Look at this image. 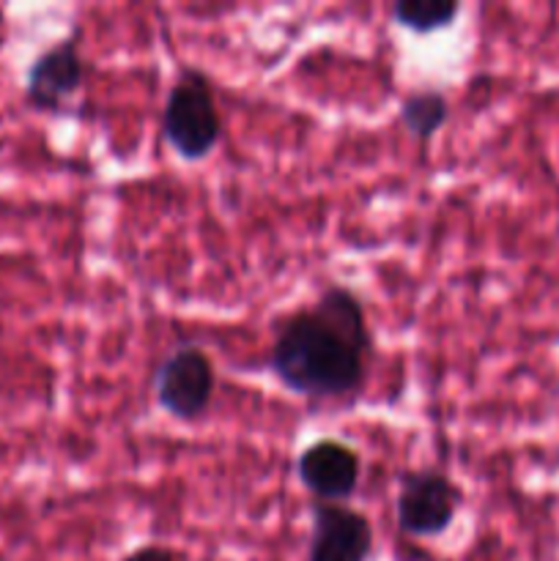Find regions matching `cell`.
<instances>
[{"instance_id":"cell-1","label":"cell","mask_w":559,"mask_h":561,"mask_svg":"<svg viewBox=\"0 0 559 561\" xmlns=\"http://www.w3.org/2000/svg\"><path fill=\"white\" fill-rule=\"evenodd\" d=\"M365 356L367 351L321 321L312 307H301L274 329L269 370L299 398L345 400L365 383Z\"/></svg>"},{"instance_id":"cell-2","label":"cell","mask_w":559,"mask_h":561,"mask_svg":"<svg viewBox=\"0 0 559 561\" xmlns=\"http://www.w3.org/2000/svg\"><path fill=\"white\" fill-rule=\"evenodd\" d=\"M162 131L175 153L186 162H201L223 137L214 85L201 69H184L170 88L162 110Z\"/></svg>"},{"instance_id":"cell-3","label":"cell","mask_w":559,"mask_h":561,"mask_svg":"<svg viewBox=\"0 0 559 561\" xmlns=\"http://www.w3.org/2000/svg\"><path fill=\"white\" fill-rule=\"evenodd\" d=\"M464 493L436 469L406 471L400 477V491L395 513L403 535L411 537H438L449 529L458 515Z\"/></svg>"},{"instance_id":"cell-4","label":"cell","mask_w":559,"mask_h":561,"mask_svg":"<svg viewBox=\"0 0 559 561\" xmlns=\"http://www.w3.org/2000/svg\"><path fill=\"white\" fill-rule=\"evenodd\" d=\"M217 387V373L206 351L181 345L164 356L157 370V403L173 420L192 422L208 411Z\"/></svg>"},{"instance_id":"cell-5","label":"cell","mask_w":559,"mask_h":561,"mask_svg":"<svg viewBox=\"0 0 559 561\" xmlns=\"http://www.w3.org/2000/svg\"><path fill=\"white\" fill-rule=\"evenodd\" d=\"M88 64L80 53V31L69 33L33 58L25 75V102L36 113H60L82 88Z\"/></svg>"},{"instance_id":"cell-6","label":"cell","mask_w":559,"mask_h":561,"mask_svg":"<svg viewBox=\"0 0 559 561\" xmlns=\"http://www.w3.org/2000/svg\"><path fill=\"white\" fill-rule=\"evenodd\" d=\"M362 460L356 449L349 444L321 438L310 444L296 460V477L301 485L318 499V502L338 504L354 496L360 485Z\"/></svg>"},{"instance_id":"cell-7","label":"cell","mask_w":559,"mask_h":561,"mask_svg":"<svg viewBox=\"0 0 559 561\" xmlns=\"http://www.w3.org/2000/svg\"><path fill=\"white\" fill-rule=\"evenodd\" d=\"M373 551V526L345 504H312V540L307 561H365Z\"/></svg>"},{"instance_id":"cell-8","label":"cell","mask_w":559,"mask_h":561,"mask_svg":"<svg viewBox=\"0 0 559 561\" xmlns=\"http://www.w3.org/2000/svg\"><path fill=\"white\" fill-rule=\"evenodd\" d=\"M449 121V102L442 91H414L400 104V124L414 140L427 142L433 140L438 129Z\"/></svg>"},{"instance_id":"cell-9","label":"cell","mask_w":559,"mask_h":561,"mask_svg":"<svg viewBox=\"0 0 559 561\" xmlns=\"http://www.w3.org/2000/svg\"><path fill=\"white\" fill-rule=\"evenodd\" d=\"M460 14L458 0H398L392 3V22L403 31L427 36L447 31Z\"/></svg>"},{"instance_id":"cell-10","label":"cell","mask_w":559,"mask_h":561,"mask_svg":"<svg viewBox=\"0 0 559 561\" xmlns=\"http://www.w3.org/2000/svg\"><path fill=\"white\" fill-rule=\"evenodd\" d=\"M124 561H179V559H175L173 553L162 546H142V548H137L135 553H129Z\"/></svg>"},{"instance_id":"cell-11","label":"cell","mask_w":559,"mask_h":561,"mask_svg":"<svg viewBox=\"0 0 559 561\" xmlns=\"http://www.w3.org/2000/svg\"><path fill=\"white\" fill-rule=\"evenodd\" d=\"M5 211H9V203H5V201H3V195H0V217H3Z\"/></svg>"}]
</instances>
